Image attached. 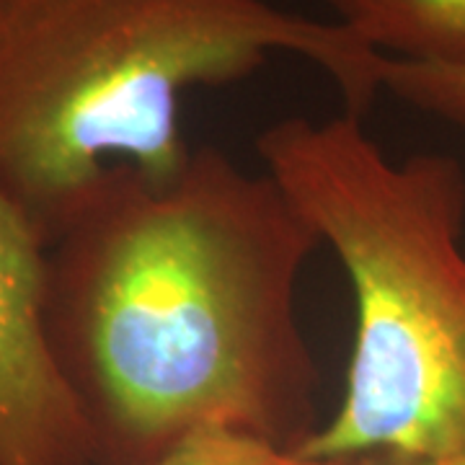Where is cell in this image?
<instances>
[{
  "instance_id": "8",
  "label": "cell",
  "mask_w": 465,
  "mask_h": 465,
  "mask_svg": "<svg viewBox=\"0 0 465 465\" xmlns=\"http://www.w3.org/2000/svg\"><path fill=\"white\" fill-rule=\"evenodd\" d=\"M349 465H465V458L455 460H416V458H399V455H362L349 460Z\"/></svg>"
},
{
  "instance_id": "1",
  "label": "cell",
  "mask_w": 465,
  "mask_h": 465,
  "mask_svg": "<svg viewBox=\"0 0 465 465\" xmlns=\"http://www.w3.org/2000/svg\"><path fill=\"white\" fill-rule=\"evenodd\" d=\"M318 249L266 171L213 145L166 182L112 171L45 249L47 336L96 465H148L207 427L298 448L321 388L300 321Z\"/></svg>"
},
{
  "instance_id": "2",
  "label": "cell",
  "mask_w": 465,
  "mask_h": 465,
  "mask_svg": "<svg viewBox=\"0 0 465 465\" xmlns=\"http://www.w3.org/2000/svg\"><path fill=\"white\" fill-rule=\"evenodd\" d=\"M298 54L344 112L375 104L382 54L269 0H0V200L45 249L116 168L179 173L183 94Z\"/></svg>"
},
{
  "instance_id": "3",
  "label": "cell",
  "mask_w": 465,
  "mask_h": 465,
  "mask_svg": "<svg viewBox=\"0 0 465 465\" xmlns=\"http://www.w3.org/2000/svg\"><path fill=\"white\" fill-rule=\"evenodd\" d=\"M256 153L354 300L341 401L300 452L465 458L463 166L437 153L393 161L347 112L284 116Z\"/></svg>"
},
{
  "instance_id": "4",
  "label": "cell",
  "mask_w": 465,
  "mask_h": 465,
  "mask_svg": "<svg viewBox=\"0 0 465 465\" xmlns=\"http://www.w3.org/2000/svg\"><path fill=\"white\" fill-rule=\"evenodd\" d=\"M0 465H96L45 323V243L0 200Z\"/></svg>"
},
{
  "instance_id": "6",
  "label": "cell",
  "mask_w": 465,
  "mask_h": 465,
  "mask_svg": "<svg viewBox=\"0 0 465 465\" xmlns=\"http://www.w3.org/2000/svg\"><path fill=\"white\" fill-rule=\"evenodd\" d=\"M148 465H349V460H318L262 434L207 427L182 437Z\"/></svg>"
},
{
  "instance_id": "5",
  "label": "cell",
  "mask_w": 465,
  "mask_h": 465,
  "mask_svg": "<svg viewBox=\"0 0 465 465\" xmlns=\"http://www.w3.org/2000/svg\"><path fill=\"white\" fill-rule=\"evenodd\" d=\"M365 47L393 60L465 65V0H318Z\"/></svg>"
},
{
  "instance_id": "7",
  "label": "cell",
  "mask_w": 465,
  "mask_h": 465,
  "mask_svg": "<svg viewBox=\"0 0 465 465\" xmlns=\"http://www.w3.org/2000/svg\"><path fill=\"white\" fill-rule=\"evenodd\" d=\"M381 85L406 106L465 133V65L382 57Z\"/></svg>"
}]
</instances>
